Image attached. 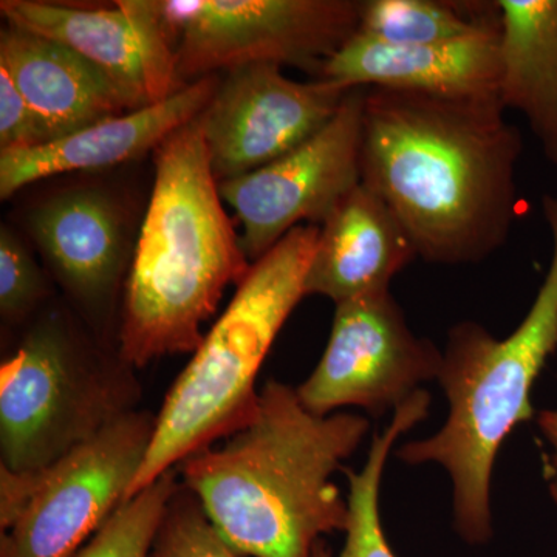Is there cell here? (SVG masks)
<instances>
[{
  "instance_id": "6da1fadb",
  "label": "cell",
  "mask_w": 557,
  "mask_h": 557,
  "mask_svg": "<svg viewBox=\"0 0 557 557\" xmlns=\"http://www.w3.org/2000/svg\"><path fill=\"white\" fill-rule=\"evenodd\" d=\"M505 113L498 95L366 89L361 183L394 212L417 258L467 265L507 244L523 141Z\"/></svg>"
},
{
  "instance_id": "7a4b0ae2",
  "label": "cell",
  "mask_w": 557,
  "mask_h": 557,
  "mask_svg": "<svg viewBox=\"0 0 557 557\" xmlns=\"http://www.w3.org/2000/svg\"><path fill=\"white\" fill-rule=\"evenodd\" d=\"M366 418L314 416L296 388L271 380L245 426L178 465L182 485L242 557H313L348 525L333 474L368 434Z\"/></svg>"
},
{
  "instance_id": "3957f363",
  "label": "cell",
  "mask_w": 557,
  "mask_h": 557,
  "mask_svg": "<svg viewBox=\"0 0 557 557\" xmlns=\"http://www.w3.org/2000/svg\"><path fill=\"white\" fill-rule=\"evenodd\" d=\"M222 201L197 116L156 149L119 332V358L131 369L194 354L225 289L251 269Z\"/></svg>"
},
{
  "instance_id": "277c9868",
  "label": "cell",
  "mask_w": 557,
  "mask_h": 557,
  "mask_svg": "<svg viewBox=\"0 0 557 557\" xmlns=\"http://www.w3.org/2000/svg\"><path fill=\"white\" fill-rule=\"evenodd\" d=\"M552 263L518 329L497 339L478 322L449 330L438 381L449 416L437 434L398 449L409 465H442L453 480L454 525L471 545L493 537L491 479L509 432L533 417L531 388L557 347V197L542 200Z\"/></svg>"
},
{
  "instance_id": "5b68a950",
  "label": "cell",
  "mask_w": 557,
  "mask_h": 557,
  "mask_svg": "<svg viewBox=\"0 0 557 557\" xmlns=\"http://www.w3.org/2000/svg\"><path fill=\"white\" fill-rule=\"evenodd\" d=\"M319 226L289 231L252 263L156 417V431L129 497L197 450L245 426L256 409V381L271 346L306 296Z\"/></svg>"
},
{
  "instance_id": "8992f818",
  "label": "cell",
  "mask_w": 557,
  "mask_h": 557,
  "mask_svg": "<svg viewBox=\"0 0 557 557\" xmlns=\"http://www.w3.org/2000/svg\"><path fill=\"white\" fill-rule=\"evenodd\" d=\"M138 387L123 361L84 354L57 322L36 325L0 368V468H49L132 412Z\"/></svg>"
},
{
  "instance_id": "52a82bcc",
  "label": "cell",
  "mask_w": 557,
  "mask_h": 557,
  "mask_svg": "<svg viewBox=\"0 0 557 557\" xmlns=\"http://www.w3.org/2000/svg\"><path fill=\"white\" fill-rule=\"evenodd\" d=\"M153 431L135 409L42 471L0 468V557L75 556L129 497Z\"/></svg>"
},
{
  "instance_id": "ba28073f",
  "label": "cell",
  "mask_w": 557,
  "mask_h": 557,
  "mask_svg": "<svg viewBox=\"0 0 557 557\" xmlns=\"http://www.w3.org/2000/svg\"><path fill=\"white\" fill-rule=\"evenodd\" d=\"M180 78L219 69L288 64L321 73L354 38V0H161Z\"/></svg>"
},
{
  "instance_id": "9c48e42d",
  "label": "cell",
  "mask_w": 557,
  "mask_h": 557,
  "mask_svg": "<svg viewBox=\"0 0 557 557\" xmlns=\"http://www.w3.org/2000/svg\"><path fill=\"white\" fill-rule=\"evenodd\" d=\"M443 354L418 338L391 292L336 304L327 347L296 392L314 416L357 406L383 417L438 380Z\"/></svg>"
},
{
  "instance_id": "30bf717a",
  "label": "cell",
  "mask_w": 557,
  "mask_h": 557,
  "mask_svg": "<svg viewBox=\"0 0 557 557\" xmlns=\"http://www.w3.org/2000/svg\"><path fill=\"white\" fill-rule=\"evenodd\" d=\"M366 89L348 91L335 116L281 159L219 182L222 200L242 225L240 245L258 262L289 231L321 226L347 194L361 185Z\"/></svg>"
},
{
  "instance_id": "8fae6325",
  "label": "cell",
  "mask_w": 557,
  "mask_h": 557,
  "mask_svg": "<svg viewBox=\"0 0 557 557\" xmlns=\"http://www.w3.org/2000/svg\"><path fill=\"white\" fill-rule=\"evenodd\" d=\"M350 90L324 78L300 83L276 64L231 70L200 115L218 182L298 148L338 113Z\"/></svg>"
},
{
  "instance_id": "7c38bea8",
  "label": "cell",
  "mask_w": 557,
  "mask_h": 557,
  "mask_svg": "<svg viewBox=\"0 0 557 557\" xmlns=\"http://www.w3.org/2000/svg\"><path fill=\"white\" fill-rule=\"evenodd\" d=\"M10 27L54 40L86 58L135 110L182 90L174 39L160 2L120 0L112 9H78L38 0H2Z\"/></svg>"
},
{
  "instance_id": "4fadbf2b",
  "label": "cell",
  "mask_w": 557,
  "mask_h": 557,
  "mask_svg": "<svg viewBox=\"0 0 557 557\" xmlns=\"http://www.w3.org/2000/svg\"><path fill=\"white\" fill-rule=\"evenodd\" d=\"M219 81L205 76L168 100L98 121L84 129L27 149L0 150V197L51 175L112 168L159 148L205 112Z\"/></svg>"
},
{
  "instance_id": "5bb4252c",
  "label": "cell",
  "mask_w": 557,
  "mask_h": 557,
  "mask_svg": "<svg viewBox=\"0 0 557 557\" xmlns=\"http://www.w3.org/2000/svg\"><path fill=\"white\" fill-rule=\"evenodd\" d=\"M500 32L431 46H394L355 35L319 78L346 89L421 91L438 97L498 95Z\"/></svg>"
},
{
  "instance_id": "9a60e30c",
  "label": "cell",
  "mask_w": 557,
  "mask_h": 557,
  "mask_svg": "<svg viewBox=\"0 0 557 557\" xmlns=\"http://www.w3.org/2000/svg\"><path fill=\"white\" fill-rule=\"evenodd\" d=\"M413 259L416 248L401 223L361 183L319 226L306 296H324L341 304L391 292V282Z\"/></svg>"
},
{
  "instance_id": "2e32d148",
  "label": "cell",
  "mask_w": 557,
  "mask_h": 557,
  "mask_svg": "<svg viewBox=\"0 0 557 557\" xmlns=\"http://www.w3.org/2000/svg\"><path fill=\"white\" fill-rule=\"evenodd\" d=\"M0 67L9 72L53 139L135 110L112 79L86 58L10 25L0 35Z\"/></svg>"
},
{
  "instance_id": "e0dca14e",
  "label": "cell",
  "mask_w": 557,
  "mask_h": 557,
  "mask_svg": "<svg viewBox=\"0 0 557 557\" xmlns=\"http://www.w3.org/2000/svg\"><path fill=\"white\" fill-rule=\"evenodd\" d=\"M30 233L65 287L86 304L108 299L124 265L123 222L100 190H69L30 215Z\"/></svg>"
},
{
  "instance_id": "ac0fdd59",
  "label": "cell",
  "mask_w": 557,
  "mask_h": 557,
  "mask_svg": "<svg viewBox=\"0 0 557 557\" xmlns=\"http://www.w3.org/2000/svg\"><path fill=\"white\" fill-rule=\"evenodd\" d=\"M505 109L522 113L557 166V0H497Z\"/></svg>"
},
{
  "instance_id": "d6986e66",
  "label": "cell",
  "mask_w": 557,
  "mask_h": 557,
  "mask_svg": "<svg viewBox=\"0 0 557 557\" xmlns=\"http://www.w3.org/2000/svg\"><path fill=\"white\" fill-rule=\"evenodd\" d=\"M500 32L497 2L362 0L358 35L394 46H431Z\"/></svg>"
},
{
  "instance_id": "ffe728a7",
  "label": "cell",
  "mask_w": 557,
  "mask_h": 557,
  "mask_svg": "<svg viewBox=\"0 0 557 557\" xmlns=\"http://www.w3.org/2000/svg\"><path fill=\"white\" fill-rule=\"evenodd\" d=\"M431 395L420 388L395 409L383 434L373 437L368 461L359 472L347 469L348 525L338 557H397L388 545L380 518V486L392 446L398 437L428 417Z\"/></svg>"
},
{
  "instance_id": "44dd1931",
  "label": "cell",
  "mask_w": 557,
  "mask_h": 557,
  "mask_svg": "<svg viewBox=\"0 0 557 557\" xmlns=\"http://www.w3.org/2000/svg\"><path fill=\"white\" fill-rule=\"evenodd\" d=\"M178 469L127 498L73 557H153L164 511L180 486Z\"/></svg>"
},
{
  "instance_id": "7402d4cb",
  "label": "cell",
  "mask_w": 557,
  "mask_h": 557,
  "mask_svg": "<svg viewBox=\"0 0 557 557\" xmlns=\"http://www.w3.org/2000/svg\"><path fill=\"white\" fill-rule=\"evenodd\" d=\"M153 557L242 556L223 541L196 496L180 483L161 520Z\"/></svg>"
},
{
  "instance_id": "603a6c76",
  "label": "cell",
  "mask_w": 557,
  "mask_h": 557,
  "mask_svg": "<svg viewBox=\"0 0 557 557\" xmlns=\"http://www.w3.org/2000/svg\"><path fill=\"white\" fill-rule=\"evenodd\" d=\"M46 295L42 273L9 228L0 231V313L7 321L27 317Z\"/></svg>"
},
{
  "instance_id": "cb8c5ba5",
  "label": "cell",
  "mask_w": 557,
  "mask_h": 557,
  "mask_svg": "<svg viewBox=\"0 0 557 557\" xmlns=\"http://www.w3.org/2000/svg\"><path fill=\"white\" fill-rule=\"evenodd\" d=\"M53 141L9 72L0 67V148L27 149Z\"/></svg>"
},
{
  "instance_id": "d4e9b609",
  "label": "cell",
  "mask_w": 557,
  "mask_h": 557,
  "mask_svg": "<svg viewBox=\"0 0 557 557\" xmlns=\"http://www.w3.org/2000/svg\"><path fill=\"white\" fill-rule=\"evenodd\" d=\"M539 428H541L542 434L545 435L553 448L552 465H549V471H552L549 493H552V497L555 498L557 504V410L542 412L539 416Z\"/></svg>"
},
{
  "instance_id": "484cf974",
  "label": "cell",
  "mask_w": 557,
  "mask_h": 557,
  "mask_svg": "<svg viewBox=\"0 0 557 557\" xmlns=\"http://www.w3.org/2000/svg\"><path fill=\"white\" fill-rule=\"evenodd\" d=\"M313 557H335L332 555V549L329 548V545L325 544L324 539L318 542L317 547H314Z\"/></svg>"
}]
</instances>
